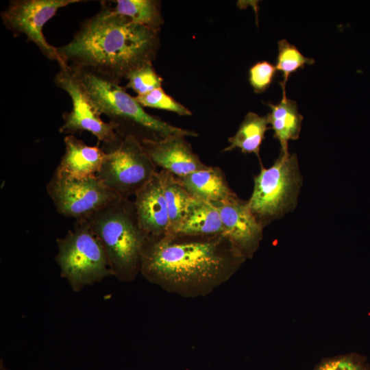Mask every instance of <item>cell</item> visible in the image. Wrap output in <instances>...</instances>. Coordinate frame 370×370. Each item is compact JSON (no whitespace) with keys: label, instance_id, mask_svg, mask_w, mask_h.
Masks as SVG:
<instances>
[{"label":"cell","instance_id":"14","mask_svg":"<svg viewBox=\"0 0 370 370\" xmlns=\"http://www.w3.org/2000/svg\"><path fill=\"white\" fill-rule=\"evenodd\" d=\"M64 141L65 151L54 173L76 179L97 175L107 153L101 147L86 145L74 135H66Z\"/></svg>","mask_w":370,"mask_h":370},{"label":"cell","instance_id":"10","mask_svg":"<svg viewBox=\"0 0 370 370\" xmlns=\"http://www.w3.org/2000/svg\"><path fill=\"white\" fill-rule=\"evenodd\" d=\"M82 0H14L1 14L3 25L15 36L23 34L51 60L65 64L56 47L50 45L42 32L45 25L57 11Z\"/></svg>","mask_w":370,"mask_h":370},{"label":"cell","instance_id":"11","mask_svg":"<svg viewBox=\"0 0 370 370\" xmlns=\"http://www.w3.org/2000/svg\"><path fill=\"white\" fill-rule=\"evenodd\" d=\"M214 206L220 213L224 235L243 258H251L262 239L264 227L251 212L247 201L238 198Z\"/></svg>","mask_w":370,"mask_h":370},{"label":"cell","instance_id":"15","mask_svg":"<svg viewBox=\"0 0 370 370\" xmlns=\"http://www.w3.org/2000/svg\"><path fill=\"white\" fill-rule=\"evenodd\" d=\"M175 177L196 199L216 205L230 203L239 198L230 187L222 169L218 166H208L206 169Z\"/></svg>","mask_w":370,"mask_h":370},{"label":"cell","instance_id":"9","mask_svg":"<svg viewBox=\"0 0 370 370\" xmlns=\"http://www.w3.org/2000/svg\"><path fill=\"white\" fill-rule=\"evenodd\" d=\"M54 82L68 93L72 102V110L62 114L64 123L59 129L60 133L73 135L86 131L97 137L101 146L112 145L119 139L121 135L115 127L101 119V114L71 67L66 64L60 66Z\"/></svg>","mask_w":370,"mask_h":370},{"label":"cell","instance_id":"24","mask_svg":"<svg viewBox=\"0 0 370 370\" xmlns=\"http://www.w3.org/2000/svg\"><path fill=\"white\" fill-rule=\"evenodd\" d=\"M276 70L275 66L267 61L258 62L249 69V82L255 92H262L270 86Z\"/></svg>","mask_w":370,"mask_h":370},{"label":"cell","instance_id":"8","mask_svg":"<svg viewBox=\"0 0 370 370\" xmlns=\"http://www.w3.org/2000/svg\"><path fill=\"white\" fill-rule=\"evenodd\" d=\"M46 188L56 211L75 221L88 219L121 198L97 175L76 179L53 173Z\"/></svg>","mask_w":370,"mask_h":370},{"label":"cell","instance_id":"5","mask_svg":"<svg viewBox=\"0 0 370 370\" xmlns=\"http://www.w3.org/2000/svg\"><path fill=\"white\" fill-rule=\"evenodd\" d=\"M248 206L264 227L292 211L297 206L302 185L296 153H280L273 164L262 166L254 177Z\"/></svg>","mask_w":370,"mask_h":370},{"label":"cell","instance_id":"16","mask_svg":"<svg viewBox=\"0 0 370 370\" xmlns=\"http://www.w3.org/2000/svg\"><path fill=\"white\" fill-rule=\"evenodd\" d=\"M171 234L182 236L224 234L218 208L211 203L193 198L181 222Z\"/></svg>","mask_w":370,"mask_h":370},{"label":"cell","instance_id":"21","mask_svg":"<svg viewBox=\"0 0 370 370\" xmlns=\"http://www.w3.org/2000/svg\"><path fill=\"white\" fill-rule=\"evenodd\" d=\"M314 60L304 56L296 46L282 39L278 42V53L275 68L283 74V80L280 82L282 92H286V84L289 76L306 64H312Z\"/></svg>","mask_w":370,"mask_h":370},{"label":"cell","instance_id":"13","mask_svg":"<svg viewBox=\"0 0 370 370\" xmlns=\"http://www.w3.org/2000/svg\"><path fill=\"white\" fill-rule=\"evenodd\" d=\"M134 203L139 225L149 236L158 237L169 233L168 209L158 171L136 193Z\"/></svg>","mask_w":370,"mask_h":370},{"label":"cell","instance_id":"18","mask_svg":"<svg viewBox=\"0 0 370 370\" xmlns=\"http://www.w3.org/2000/svg\"><path fill=\"white\" fill-rule=\"evenodd\" d=\"M267 115L249 112L245 116L235 134L228 138L230 145L222 152L239 149L243 153H254L260 159V149L265 132L269 129Z\"/></svg>","mask_w":370,"mask_h":370},{"label":"cell","instance_id":"3","mask_svg":"<svg viewBox=\"0 0 370 370\" xmlns=\"http://www.w3.org/2000/svg\"><path fill=\"white\" fill-rule=\"evenodd\" d=\"M71 68L100 114L109 119L123 137L132 136L142 143L176 135L197 136L193 130L172 125L146 112L119 82L89 69Z\"/></svg>","mask_w":370,"mask_h":370},{"label":"cell","instance_id":"22","mask_svg":"<svg viewBox=\"0 0 370 370\" xmlns=\"http://www.w3.org/2000/svg\"><path fill=\"white\" fill-rule=\"evenodd\" d=\"M125 88H131L141 95L161 88L163 79L155 71L152 64H147L130 72L126 77Z\"/></svg>","mask_w":370,"mask_h":370},{"label":"cell","instance_id":"12","mask_svg":"<svg viewBox=\"0 0 370 370\" xmlns=\"http://www.w3.org/2000/svg\"><path fill=\"white\" fill-rule=\"evenodd\" d=\"M185 136L176 135L141 143L154 164L171 174L184 176L208 167L196 154Z\"/></svg>","mask_w":370,"mask_h":370},{"label":"cell","instance_id":"7","mask_svg":"<svg viewBox=\"0 0 370 370\" xmlns=\"http://www.w3.org/2000/svg\"><path fill=\"white\" fill-rule=\"evenodd\" d=\"M108 156L97 176L121 198L130 199L157 172L141 143L132 136L101 147Z\"/></svg>","mask_w":370,"mask_h":370},{"label":"cell","instance_id":"25","mask_svg":"<svg viewBox=\"0 0 370 370\" xmlns=\"http://www.w3.org/2000/svg\"><path fill=\"white\" fill-rule=\"evenodd\" d=\"M317 370H362V369L351 359L341 358L324 362Z\"/></svg>","mask_w":370,"mask_h":370},{"label":"cell","instance_id":"4","mask_svg":"<svg viewBox=\"0 0 370 370\" xmlns=\"http://www.w3.org/2000/svg\"><path fill=\"white\" fill-rule=\"evenodd\" d=\"M86 221L104 249L112 275L123 282L134 280L149 236L139 225L134 201L121 198Z\"/></svg>","mask_w":370,"mask_h":370},{"label":"cell","instance_id":"1","mask_svg":"<svg viewBox=\"0 0 370 370\" xmlns=\"http://www.w3.org/2000/svg\"><path fill=\"white\" fill-rule=\"evenodd\" d=\"M245 261L224 234L149 236L140 274L184 298L206 297L226 282Z\"/></svg>","mask_w":370,"mask_h":370},{"label":"cell","instance_id":"6","mask_svg":"<svg viewBox=\"0 0 370 370\" xmlns=\"http://www.w3.org/2000/svg\"><path fill=\"white\" fill-rule=\"evenodd\" d=\"M56 243L60 275L73 291L112 275L104 249L86 220L75 221L73 229Z\"/></svg>","mask_w":370,"mask_h":370},{"label":"cell","instance_id":"2","mask_svg":"<svg viewBox=\"0 0 370 370\" xmlns=\"http://www.w3.org/2000/svg\"><path fill=\"white\" fill-rule=\"evenodd\" d=\"M82 24L71 40L56 47L63 62L120 82L134 69L152 64L159 31L133 23L113 12L108 1Z\"/></svg>","mask_w":370,"mask_h":370},{"label":"cell","instance_id":"17","mask_svg":"<svg viewBox=\"0 0 370 370\" xmlns=\"http://www.w3.org/2000/svg\"><path fill=\"white\" fill-rule=\"evenodd\" d=\"M282 94V99L278 103H267L271 109L267 116L274 132V138L280 143L281 152L288 153V141L299 138L303 116L298 111L297 102L288 99L286 92Z\"/></svg>","mask_w":370,"mask_h":370},{"label":"cell","instance_id":"23","mask_svg":"<svg viewBox=\"0 0 370 370\" xmlns=\"http://www.w3.org/2000/svg\"><path fill=\"white\" fill-rule=\"evenodd\" d=\"M134 97L143 107L167 110L180 116L192 115L190 110L167 95L162 87Z\"/></svg>","mask_w":370,"mask_h":370},{"label":"cell","instance_id":"19","mask_svg":"<svg viewBox=\"0 0 370 370\" xmlns=\"http://www.w3.org/2000/svg\"><path fill=\"white\" fill-rule=\"evenodd\" d=\"M115 13L129 18L134 23L160 31L164 21L160 3L156 0H116L108 1Z\"/></svg>","mask_w":370,"mask_h":370},{"label":"cell","instance_id":"20","mask_svg":"<svg viewBox=\"0 0 370 370\" xmlns=\"http://www.w3.org/2000/svg\"><path fill=\"white\" fill-rule=\"evenodd\" d=\"M166 200L169 218V233H172L183 219L193 198L177 180L175 176L162 169L158 172Z\"/></svg>","mask_w":370,"mask_h":370},{"label":"cell","instance_id":"26","mask_svg":"<svg viewBox=\"0 0 370 370\" xmlns=\"http://www.w3.org/2000/svg\"><path fill=\"white\" fill-rule=\"evenodd\" d=\"M0 369H1V370H7V369L4 367V366H3V363H2V362H1V367H0Z\"/></svg>","mask_w":370,"mask_h":370}]
</instances>
